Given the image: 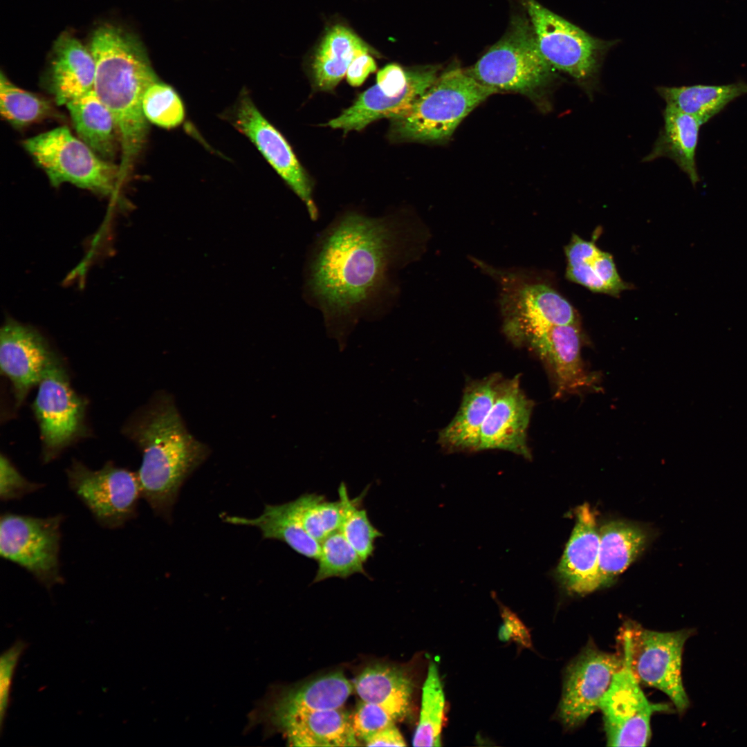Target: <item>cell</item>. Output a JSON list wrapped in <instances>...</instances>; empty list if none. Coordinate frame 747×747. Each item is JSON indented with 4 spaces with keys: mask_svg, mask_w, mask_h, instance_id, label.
<instances>
[{
    "mask_svg": "<svg viewBox=\"0 0 747 747\" xmlns=\"http://www.w3.org/2000/svg\"><path fill=\"white\" fill-rule=\"evenodd\" d=\"M533 405L520 387L519 376L501 380L481 426L477 451L504 450L530 459L526 438Z\"/></svg>",
    "mask_w": 747,
    "mask_h": 747,
    "instance_id": "d6986e66",
    "label": "cell"
},
{
    "mask_svg": "<svg viewBox=\"0 0 747 747\" xmlns=\"http://www.w3.org/2000/svg\"><path fill=\"white\" fill-rule=\"evenodd\" d=\"M355 689L362 701L383 708L395 721L409 713L413 684L398 667L382 664L369 666L357 677Z\"/></svg>",
    "mask_w": 747,
    "mask_h": 747,
    "instance_id": "4316f807",
    "label": "cell"
},
{
    "mask_svg": "<svg viewBox=\"0 0 747 747\" xmlns=\"http://www.w3.org/2000/svg\"><path fill=\"white\" fill-rule=\"evenodd\" d=\"M142 111L147 121L163 128H173L184 119L181 98L169 85L157 81L146 90Z\"/></svg>",
    "mask_w": 747,
    "mask_h": 747,
    "instance_id": "74e56055",
    "label": "cell"
},
{
    "mask_svg": "<svg viewBox=\"0 0 747 747\" xmlns=\"http://www.w3.org/2000/svg\"><path fill=\"white\" fill-rule=\"evenodd\" d=\"M318 568L313 582L330 578H347L356 573L367 577L364 561L338 530L320 543Z\"/></svg>",
    "mask_w": 747,
    "mask_h": 747,
    "instance_id": "d590c367",
    "label": "cell"
},
{
    "mask_svg": "<svg viewBox=\"0 0 747 747\" xmlns=\"http://www.w3.org/2000/svg\"><path fill=\"white\" fill-rule=\"evenodd\" d=\"M414 222L400 213L337 216L315 239L304 264V296L319 310L328 334L344 347L360 320L391 310L397 274L416 255Z\"/></svg>",
    "mask_w": 747,
    "mask_h": 747,
    "instance_id": "6da1fadb",
    "label": "cell"
},
{
    "mask_svg": "<svg viewBox=\"0 0 747 747\" xmlns=\"http://www.w3.org/2000/svg\"><path fill=\"white\" fill-rule=\"evenodd\" d=\"M663 127L644 162L667 157L675 162L695 185L699 181L695 155L701 123L694 117L666 105Z\"/></svg>",
    "mask_w": 747,
    "mask_h": 747,
    "instance_id": "484cf974",
    "label": "cell"
},
{
    "mask_svg": "<svg viewBox=\"0 0 747 747\" xmlns=\"http://www.w3.org/2000/svg\"><path fill=\"white\" fill-rule=\"evenodd\" d=\"M572 275L577 284L596 293L616 296L629 288L618 275L611 254L598 248L573 264Z\"/></svg>",
    "mask_w": 747,
    "mask_h": 747,
    "instance_id": "8d00e7d4",
    "label": "cell"
},
{
    "mask_svg": "<svg viewBox=\"0 0 747 747\" xmlns=\"http://www.w3.org/2000/svg\"><path fill=\"white\" fill-rule=\"evenodd\" d=\"M622 656L599 649L589 641L566 668L557 717L571 730L582 726L597 710L613 677L622 665Z\"/></svg>",
    "mask_w": 747,
    "mask_h": 747,
    "instance_id": "5bb4252c",
    "label": "cell"
},
{
    "mask_svg": "<svg viewBox=\"0 0 747 747\" xmlns=\"http://www.w3.org/2000/svg\"><path fill=\"white\" fill-rule=\"evenodd\" d=\"M368 489L367 487L360 495L351 499L344 482L338 488L339 499L344 506V517L339 531L364 562L373 555L376 540L383 535L370 522L366 509L360 507Z\"/></svg>",
    "mask_w": 747,
    "mask_h": 747,
    "instance_id": "836d02e7",
    "label": "cell"
},
{
    "mask_svg": "<svg viewBox=\"0 0 747 747\" xmlns=\"http://www.w3.org/2000/svg\"><path fill=\"white\" fill-rule=\"evenodd\" d=\"M23 147L54 187L69 183L104 195L120 188L119 165L100 157L67 127L27 138Z\"/></svg>",
    "mask_w": 747,
    "mask_h": 747,
    "instance_id": "8992f818",
    "label": "cell"
},
{
    "mask_svg": "<svg viewBox=\"0 0 747 747\" xmlns=\"http://www.w3.org/2000/svg\"><path fill=\"white\" fill-rule=\"evenodd\" d=\"M620 647L622 665L600 700L607 744L645 746L650 740V721L656 712H671L672 706L653 703L645 695L635 676L625 649Z\"/></svg>",
    "mask_w": 747,
    "mask_h": 747,
    "instance_id": "30bf717a",
    "label": "cell"
},
{
    "mask_svg": "<svg viewBox=\"0 0 747 747\" xmlns=\"http://www.w3.org/2000/svg\"><path fill=\"white\" fill-rule=\"evenodd\" d=\"M0 497L8 501L18 499L39 488L26 479L3 454L0 459Z\"/></svg>",
    "mask_w": 747,
    "mask_h": 747,
    "instance_id": "60d3db41",
    "label": "cell"
},
{
    "mask_svg": "<svg viewBox=\"0 0 747 747\" xmlns=\"http://www.w3.org/2000/svg\"><path fill=\"white\" fill-rule=\"evenodd\" d=\"M526 342L547 365L556 397L582 391L593 386L581 356L582 337L578 324L552 326L531 334Z\"/></svg>",
    "mask_w": 747,
    "mask_h": 747,
    "instance_id": "ac0fdd59",
    "label": "cell"
},
{
    "mask_svg": "<svg viewBox=\"0 0 747 747\" xmlns=\"http://www.w3.org/2000/svg\"><path fill=\"white\" fill-rule=\"evenodd\" d=\"M223 519L233 524L256 527L264 539L282 541L308 558L317 560L319 557L320 544L306 531L292 501L266 504L261 515L255 518L225 515Z\"/></svg>",
    "mask_w": 747,
    "mask_h": 747,
    "instance_id": "83f0119b",
    "label": "cell"
},
{
    "mask_svg": "<svg viewBox=\"0 0 747 747\" xmlns=\"http://www.w3.org/2000/svg\"><path fill=\"white\" fill-rule=\"evenodd\" d=\"M0 112L10 124L23 128L50 117L54 109L48 100L16 86L1 73Z\"/></svg>",
    "mask_w": 747,
    "mask_h": 747,
    "instance_id": "d6a6232c",
    "label": "cell"
},
{
    "mask_svg": "<svg viewBox=\"0 0 747 747\" xmlns=\"http://www.w3.org/2000/svg\"><path fill=\"white\" fill-rule=\"evenodd\" d=\"M89 48L95 64L93 91L113 117L121 147V187L145 143L148 124L142 100L147 89L158 79L142 45L120 28L99 27Z\"/></svg>",
    "mask_w": 747,
    "mask_h": 747,
    "instance_id": "7a4b0ae2",
    "label": "cell"
},
{
    "mask_svg": "<svg viewBox=\"0 0 747 747\" xmlns=\"http://www.w3.org/2000/svg\"><path fill=\"white\" fill-rule=\"evenodd\" d=\"M372 51L350 28L340 24L332 26L313 55L311 71L314 87L321 91H331L346 75L356 57Z\"/></svg>",
    "mask_w": 747,
    "mask_h": 747,
    "instance_id": "d4e9b609",
    "label": "cell"
},
{
    "mask_svg": "<svg viewBox=\"0 0 747 747\" xmlns=\"http://www.w3.org/2000/svg\"><path fill=\"white\" fill-rule=\"evenodd\" d=\"M438 73V67L433 66L405 68L388 64L378 71L374 86L324 125L347 133L360 131L382 118L403 117L436 81Z\"/></svg>",
    "mask_w": 747,
    "mask_h": 747,
    "instance_id": "ba28073f",
    "label": "cell"
},
{
    "mask_svg": "<svg viewBox=\"0 0 747 747\" xmlns=\"http://www.w3.org/2000/svg\"><path fill=\"white\" fill-rule=\"evenodd\" d=\"M656 91L667 105L695 118L702 125L730 102L746 94L747 83L739 81L721 85L658 86Z\"/></svg>",
    "mask_w": 747,
    "mask_h": 747,
    "instance_id": "f546056e",
    "label": "cell"
},
{
    "mask_svg": "<svg viewBox=\"0 0 747 747\" xmlns=\"http://www.w3.org/2000/svg\"><path fill=\"white\" fill-rule=\"evenodd\" d=\"M66 107L79 138L100 157L111 162L118 137L115 121L95 91H89Z\"/></svg>",
    "mask_w": 747,
    "mask_h": 747,
    "instance_id": "f1b7e54d",
    "label": "cell"
},
{
    "mask_svg": "<svg viewBox=\"0 0 747 747\" xmlns=\"http://www.w3.org/2000/svg\"><path fill=\"white\" fill-rule=\"evenodd\" d=\"M292 503L306 531L320 544L340 529L344 517L340 499L329 501L323 495L306 493Z\"/></svg>",
    "mask_w": 747,
    "mask_h": 747,
    "instance_id": "e575fe53",
    "label": "cell"
},
{
    "mask_svg": "<svg viewBox=\"0 0 747 747\" xmlns=\"http://www.w3.org/2000/svg\"><path fill=\"white\" fill-rule=\"evenodd\" d=\"M277 730L293 746H358L352 719L341 708L313 711L297 715Z\"/></svg>",
    "mask_w": 747,
    "mask_h": 747,
    "instance_id": "cb8c5ba5",
    "label": "cell"
},
{
    "mask_svg": "<svg viewBox=\"0 0 747 747\" xmlns=\"http://www.w3.org/2000/svg\"><path fill=\"white\" fill-rule=\"evenodd\" d=\"M575 520L555 572L568 591L586 594L601 587L600 535L595 516L587 504L577 508Z\"/></svg>",
    "mask_w": 747,
    "mask_h": 747,
    "instance_id": "44dd1931",
    "label": "cell"
},
{
    "mask_svg": "<svg viewBox=\"0 0 747 747\" xmlns=\"http://www.w3.org/2000/svg\"><path fill=\"white\" fill-rule=\"evenodd\" d=\"M71 488L103 526H122L136 515L141 495L137 474L111 463L93 470L75 461L67 471Z\"/></svg>",
    "mask_w": 747,
    "mask_h": 747,
    "instance_id": "4fadbf2b",
    "label": "cell"
},
{
    "mask_svg": "<svg viewBox=\"0 0 747 747\" xmlns=\"http://www.w3.org/2000/svg\"><path fill=\"white\" fill-rule=\"evenodd\" d=\"M237 127L259 149L271 166L304 203L313 221L319 210L313 197V185L290 146L280 132L259 111L251 100L244 96L238 105Z\"/></svg>",
    "mask_w": 747,
    "mask_h": 747,
    "instance_id": "2e32d148",
    "label": "cell"
},
{
    "mask_svg": "<svg viewBox=\"0 0 747 747\" xmlns=\"http://www.w3.org/2000/svg\"><path fill=\"white\" fill-rule=\"evenodd\" d=\"M129 432L142 454L137 474L141 495L156 514L168 518L183 483L210 450L187 431L166 393L142 411Z\"/></svg>",
    "mask_w": 747,
    "mask_h": 747,
    "instance_id": "3957f363",
    "label": "cell"
},
{
    "mask_svg": "<svg viewBox=\"0 0 747 747\" xmlns=\"http://www.w3.org/2000/svg\"><path fill=\"white\" fill-rule=\"evenodd\" d=\"M395 721L392 716L383 708L363 701L358 705L352 718L356 737L365 742Z\"/></svg>",
    "mask_w": 747,
    "mask_h": 747,
    "instance_id": "f35d334b",
    "label": "cell"
},
{
    "mask_svg": "<svg viewBox=\"0 0 747 747\" xmlns=\"http://www.w3.org/2000/svg\"><path fill=\"white\" fill-rule=\"evenodd\" d=\"M367 746H407L399 730L392 723L376 732L365 741Z\"/></svg>",
    "mask_w": 747,
    "mask_h": 747,
    "instance_id": "ee69618b",
    "label": "cell"
},
{
    "mask_svg": "<svg viewBox=\"0 0 747 747\" xmlns=\"http://www.w3.org/2000/svg\"><path fill=\"white\" fill-rule=\"evenodd\" d=\"M376 68V63L369 53L360 54L350 64L346 73L347 80L353 86H360Z\"/></svg>",
    "mask_w": 747,
    "mask_h": 747,
    "instance_id": "7bdbcfd3",
    "label": "cell"
},
{
    "mask_svg": "<svg viewBox=\"0 0 747 747\" xmlns=\"http://www.w3.org/2000/svg\"><path fill=\"white\" fill-rule=\"evenodd\" d=\"M62 520L59 515L46 518L2 515L1 556L26 569L48 589L62 583L58 558Z\"/></svg>",
    "mask_w": 747,
    "mask_h": 747,
    "instance_id": "8fae6325",
    "label": "cell"
},
{
    "mask_svg": "<svg viewBox=\"0 0 747 747\" xmlns=\"http://www.w3.org/2000/svg\"><path fill=\"white\" fill-rule=\"evenodd\" d=\"M497 92L465 69L451 68L439 75L406 116L391 120L388 138L392 142L448 140L476 107Z\"/></svg>",
    "mask_w": 747,
    "mask_h": 747,
    "instance_id": "277c9868",
    "label": "cell"
},
{
    "mask_svg": "<svg viewBox=\"0 0 747 747\" xmlns=\"http://www.w3.org/2000/svg\"><path fill=\"white\" fill-rule=\"evenodd\" d=\"M33 403L44 445V461H50L81 432L84 400L71 387L57 358L45 371Z\"/></svg>",
    "mask_w": 747,
    "mask_h": 747,
    "instance_id": "9a60e30c",
    "label": "cell"
},
{
    "mask_svg": "<svg viewBox=\"0 0 747 747\" xmlns=\"http://www.w3.org/2000/svg\"><path fill=\"white\" fill-rule=\"evenodd\" d=\"M467 73L484 85L537 98L550 86L555 69L541 54L528 17L515 16L504 36Z\"/></svg>",
    "mask_w": 747,
    "mask_h": 747,
    "instance_id": "5b68a950",
    "label": "cell"
},
{
    "mask_svg": "<svg viewBox=\"0 0 747 747\" xmlns=\"http://www.w3.org/2000/svg\"><path fill=\"white\" fill-rule=\"evenodd\" d=\"M56 358L43 337L33 328L14 320L5 322L0 333V367L11 381L17 405L38 385Z\"/></svg>",
    "mask_w": 747,
    "mask_h": 747,
    "instance_id": "ffe728a7",
    "label": "cell"
},
{
    "mask_svg": "<svg viewBox=\"0 0 747 747\" xmlns=\"http://www.w3.org/2000/svg\"><path fill=\"white\" fill-rule=\"evenodd\" d=\"M537 45L545 60L586 91L597 74L604 42L544 7L535 0H523Z\"/></svg>",
    "mask_w": 747,
    "mask_h": 747,
    "instance_id": "9c48e42d",
    "label": "cell"
},
{
    "mask_svg": "<svg viewBox=\"0 0 747 747\" xmlns=\"http://www.w3.org/2000/svg\"><path fill=\"white\" fill-rule=\"evenodd\" d=\"M500 610L503 625L499 629V638L504 641L513 640L519 647L532 648L530 632L526 625L508 607L495 599Z\"/></svg>",
    "mask_w": 747,
    "mask_h": 747,
    "instance_id": "b9f144b4",
    "label": "cell"
},
{
    "mask_svg": "<svg viewBox=\"0 0 747 747\" xmlns=\"http://www.w3.org/2000/svg\"><path fill=\"white\" fill-rule=\"evenodd\" d=\"M499 303L504 331L515 341L552 326L578 324L573 306L546 284L502 275Z\"/></svg>",
    "mask_w": 747,
    "mask_h": 747,
    "instance_id": "7c38bea8",
    "label": "cell"
},
{
    "mask_svg": "<svg viewBox=\"0 0 747 747\" xmlns=\"http://www.w3.org/2000/svg\"><path fill=\"white\" fill-rule=\"evenodd\" d=\"M95 64L89 50L72 35L62 34L53 46L48 90L58 105H66L93 90Z\"/></svg>",
    "mask_w": 747,
    "mask_h": 747,
    "instance_id": "7402d4cb",
    "label": "cell"
},
{
    "mask_svg": "<svg viewBox=\"0 0 747 747\" xmlns=\"http://www.w3.org/2000/svg\"><path fill=\"white\" fill-rule=\"evenodd\" d=\"M342 672L320 676L299 687L281 692L273 700L257 703L249 714L248 728L258 724L277 729L291 718L313 711L341 708L352 692Z\"/></svg>",
    "mask_w": 747,
    "mask_h": 747,
    "instance_id": "e0dca14e",
    "label": "cell"
},
{
    "mask_svg": "<svg viewBox=\"0 0 747 747\" xmlns=\"http://www.w3.org/2000/svg\"><path fill=\"white\" fill-rule=\"evenodd\" d=\"M693 629L656 631L629 620L618 636L619 646L627 652L631 668L640 683L656 688L669 697L683 715L690 702L682 679V656Z\"/></svg>",
    "mask_w": 747,
    "mask_h": 747,
    "instance_id": "52a82bcc",
    "label": "cell"
},
{
    "mask_svg": "<svg viewBox=\"0 0 747 747\" xmlns=\"http://www.w3.org/2000/svg\"><path fill=\"white\" fill-rule=\"evenodd\" d=\"M599 572L601 587L609 586L645 548L647 535L639 526L613 521L599 530Z\"/></svg>",
    "mask_w": 747,
    "mask_h": 747,
    "instance_id": "4dcf8cb0",
    "label": "cell"
},
{
    "mask_svg": "<svg viewBox=\"0 0 747 747\" xmlns=\"http://www.w3.org/2000/svg\"><path fill=\"white\" fill-rule=\"evenodd\" d=\"M28 643L19 639L0 656V732L3 731L10 701V692L15 671Z\"/></svg>",
    "mask_w": 747,
    "mask_h": 747,
    "instance_id": "ab89813d",
    "label": "cell"
},
{
    "mask_svg": "<svg viewBox=\"0 0 747 747\" xmlns=\"http://www.w3.org/2000/svg\"><path fill=\"white\" fill-rule=\"evenodd\" d=\"M501 377L492 375L465 389L455 416L439 433V442L450 450H476L481 426L494 403Z\"/></svg>",
    "mask_w": 747,
    "mask_h": 747,
    "instance_id": "603a6c76",
    "label": "cell"
},
{
    "mask_svg": "<svg viewBox=\"0 0 747 747\" xmlns=\"http://www.w3.org/2000/svg\"><path fill=\"white\" fill-rule=\"evenodd\" d=\"M445 696L436 665L431 662L423 685L420 717L414 746H441Z\"/></svg>",
    "mask_w": 747,
    "mask_h": 747,
    "instance_id": "1f68e13d",
    "label": "cell"
}]
</instances>
